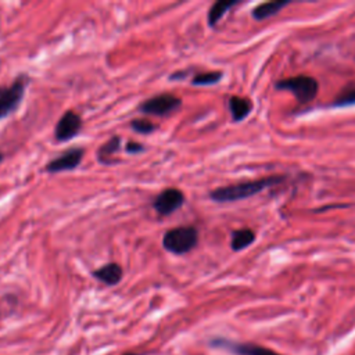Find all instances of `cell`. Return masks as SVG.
I'll use <instances>...</instances> for the list:
<instances>
[{"instance_id":"obj_1","label":"cell","mask_w":355,"mask_h":355,"mask_svg":"<svg viewBox=\"0 0 355 355\" xmlns=\"http://www.w3.org/2000/svg\"><path fill=\"white\" fill-rule=\"evenodd\" d=\"M283 181H285L283 176H268L257 179V181L239 182L235 185H229V186H223V188L214 189L210 193V198L215 202L239 201V200H244V198L256 196L262 190H265L266 188L275 186Z\"/></svg>"},{"instance_id":"obj_2","label":"cell","mask_w":355,"mask_h":355,"mask_svg":"<svg viewBox=\"0 0 355 355\" xmlns=\"http://www.w3.org/2000/svg\"><path fill=\"white\" fill-rule=\"evenodd\" d=\"M198 243V231L192 225L172 227L163 236V247L167 251L183 256L196 248Z\"/></svg>"},{"instance_id":"obj_3","label":"cell","mask_w":355,"mask_h":355,"mask_svg":"<svg viewBox=\"0 0 355 355\" xmlns=\"http://www.w3.org/2000/svg\"><path fill=\"white\" fill-rule=\"evenodd\" d=\"M28 84H30V77L20 75L11 85L0 86V119L7 118L9 115L14 114L20 109Z\"/></svg>"},{"instance_id":"obj_4","label":"cell","mask_w":355,"mask_h":355,"mask_svg":"<svg viewBox=\"0 0 355 355\" xmlns=\"http://www.w3.org/2000/svg\"><path fill=\"white\" fill-rule=\"evenodd\" d=\"M276 88L279 90H287L293 93L297 102L301 104L311 103L315 99L318 90H319V84L315 78L307 77V75H298L293 78L282 79L276 84Z\"/></svg>"},{"instance_id":"obj_5","label":"cell","mask_w":355,"mask_h":355,"mask_svg":"<svg viewBox=\"0 0 355 355\" xmlns=\"http://www.w3.org/2000/svg\"><path fill=\"white\" fill-rule=\"evenodd\" d=\"M181 107H182L181 97L171 93H161L144 100L142 104H139L138 111L142 114H147V115L165 117V115L178 111Z\"/></svg>"},{"instance_id":"obj_6","label":"cell","mask_w":355,"mask_h":355,"mask_svg":"<svg viewBox=\"0 0 355 355\" xmlns=\"http://www.w3.org/2000/svg\"><path fill=\"white\" fill-rule=\"evenodd\" d=\"M185 204V194L176 188H167L154 198L153 208L158 215L168 217L176 212Z\"/></svg>"},{"instance_id":"obj_7","label":"cell","mask_w":355,"mask_h":355,"mask_svg":"<svg viewBox=\"0 0 355 355\" xmlns=\"http://www.w3.org/2000/svg\"><path fill=\"white\" fill-rule=\"evenodd\" d=\"M85 150L82 147H72L68 148L67 151L61 153L52 161L46 164V172L59 173L65 172V171H74L79 167V164L84 160Z\"/></svg>"},{"instance_id":"obj_8","label":"cell","mask_w":355,"mask_h":355,"mask_svg":"<svg viewBox=\"0 0 355 355\" xmlns=\"http://www.w3.org/2000/svg\"><path fill=\"white\" fill-rule=\"evenodd\" d=\"M82 129V118L72 110H68L63 114L55 128V136L59 142H68L78 136Z\"/></svg>"},{"instance_id":"obj_9","label":"cell","mask_w":355,"mask_h":355,"mask_svg":"<svg viewBox=\"0 0 355 355\" xmlns=\"http://www.w3.org/2000/svg\"><path fill=\"white\" fill-rule=\"evenodd\" d=\"M123 276V271L119 264L117 262H110L106 265L100 266L99 269L93 271V277L99 282L107 285V286H115L118 285Z\"/></svg>"},{"instance_id":"obj_10","label":"cell","mask_w":355,"mask_h":355,"mask_svg":"<svg viewBox=\"0 0 355 355\" xmlns=\"http://www.w3.org/2000/svg\"><path fill=\"white\" fill-rule=\"evenodd\" d=\"M229 111L232 114V118L235 122H240L244 118H247L252 110V103L248 99L239 97V96H232L229 99Z\"/></svg>"},{"instance_id":"obj_11","label":"cell","mask_w":355,"mask_h":355,"mask_svg":"<svg viewBox=\"0 0 355 355\" xmlns=\"http://www.w3.org/2000/svg\"><path fill=\"white\" fill-rule=\"evenodd\" d=\"M289 5L287 0H275V2H268V3H262L258 7H256L252 10V17L256 18L257 21L266 20V18H271L272 15L277 14L279 11L286 7Z\"/></svg>"},{"instance_id":"obj_12","label":"cell","mask_w":355,"mask_h":355,"mask_svg":"<svg viewBox=\"0 0 355 355\" xmlns=\"http://www.w3.org/2000/svg\"><path fill=\"white\" fill-rule=\"evenodd\" d=\"M219 344L231 348L233 352L239 355H279L275 351L257 344H236V343H223V341H221Z\"/></svg>"},{"instance_id":"obj_13","label":"cell","mask_w":355,"mask_h":355,"mask_svg":"<svg viewBox=\"0 0 355 355\" xmlns=\"http://www.w3.org/2000/svg\"><path fill=\"white\" fill-rule=\"evenodd\" d=\"M256 240V233L251 229H239L232 233V240H231V247L233 251H242L244 248L250 246Z\"/></svg>"},{"instance_id":"obj_14","label":"cell","mask_w":355,"mask_h":355,"mask_svg":"<svg viewBox=\"0 0 355 355\" xmlns=\"http://www.w3.org/2000/svg\"><path fill=\"white\" fill-rule=\"evenodd\" d=\"M121 142H122V139H121V136H117V135L113 136L110 140H107L97 151V160L100 163L106 164V165L113 164V161L110 158L113 157V154L118 153L119 148H121Z\"/></svg>"},{"instance_id":"obj_15","label":"cell","mask_w":355,"mask_h":355,"mask_svg":"<svg viewBox=\"0 0 355 355\" xmlns=\"http://www.w3.org/2000/svg\"><path fill=\"white\" fill-rule=\"evenodd\" d=\"M239 2H215L214 5L211 6V9L208 11V25L210 27H215V25L219 22L223 15L226 14L227 11L231 10L232 7L237 5Z\"/></svg>"},{"instance_id":"obj_16","label":"cell","mask_w":355,"mask_h":355,"mask_svg":"<svg viewBox=\"0 0 355 355\" xmlns=\"http://www.w3.org/2000/svg\"><path fill=\"white\" fill-rule=\"evenodd\" d=\"M332 104L335 107H347V106L355 104V82L345 85L344 88L337 93Z\"/></svg>"},{"instance_id":"obj_17","label":"cell","mask_w":355,"mask_h":355,"mask_svg":"<svg viewBox=\"0 0 355 355\" xmlns=\"http://www.w3.org/2000/svg\"><path fill=\"white\" fill-rule=\"evenodd\" d=\"M222 79L221 71H207V72H200L192 77V85L196 86H208V85L218 84Z\"/></svg>"},{"instance_id":"obj_18","label":"cell","mask_w":355,"mask_h":355,"mask_svg":"<svg viewBox=\"0 0 355 355\" xmlns=\"http://www.w3.org/2000/svg\"><path fill=\"white\" fill-rule=\"evenodd\" d=\"M129 126L133 132L139 133V135H151L157 129V125L148 119H132Z\"/></svg>"},{"instance_id":"obj_19","label":"cell","mask_w":355,"mask_h":355,"mask_svg":"<svg viewBox=\"0 0 355 355\" xmlns=\"http://www.w3.org/2000/svg\"><path fill=\"white\" fill-rule=\"evenodd\" d=\"M125 151L128 154H140L146 151V147H144V144L139 143V142L129 140L128 143L125 144Z\"/></svg>"},{"instance_id":"obj_20","label":"cell","mask_w":355,"mask_h":355,"mask_svg":"<svg viewBox=\"0 0 355 355\" xmlns=\"http://www.w3.org/2000/svg\"><path fill=\"white\" fill-rule=\"evenodd\" d=\"M3 160H5V156H3V153H2V151H0V163H2V161H3Z\"/></svg>"},{"instance_id":"obj_21","label":"cell","mask_w":355,"mask_h":355,"mask_svg":"<svg viewBox=\"0 0 355 355\" xmlns=\"http://www.w3.org/2000/svg\"><path fill=\"white\" fill-rule=\"evenodd\" d=\"M125 355H135V354H132V352H128V354H125Z\"/></svg>"}]
</instances>
